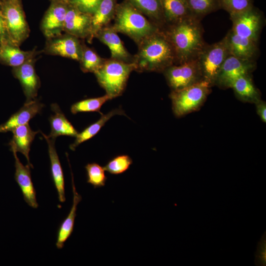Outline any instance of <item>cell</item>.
I'll list each match as a JSON object with an SVG mask.
<instances>
[{"label": "cell", "instance_id": "21", "mask_svg": "<svg viewBox=\"0 0 266 266\" xmlns=\"http://www.w3.org/2000/svg\"><path fill=\"white\" fill-rule=\"evenodd\" d=\"M39 131L32 130L29 123L18 126L11 131L13 138L9 143L10 147L13 148L17 152L23 154L27 159L28 164L32 168L33 167L30 162L29 153L35 136Z\"/></svg>", "mask_w": 266, "mask_h": 266}, {"label": "cell", "instance_id": "25", "mask_svg": "<svg viewBox=\"0 0 266 266\" xmlns=\"http://www.w3.org/2000/svg\"><path fill=\"white\" fill-rule=\"evenodd\" d=\"M127 0L160 30L166 27L161 0Z\"/></svg>", "mask_w": 266, "mask_h": 266}, {"label": "cell", "instance_id": "6", "mask_svg": "<svg viewBox=\"0 0 266 266\" xmlns=\"http://www.w3.org/2000/svg\"><path fill=\"white\" fill-rule=\"evenodd\" d=\"M0 3L10 41L19 46L29 37L30 33L21 0H2Z\"/></svg>", "mask_w": 266, "mask_h": 266}, {"label": "cell", "instance_id": "12", "mask_svg": "<svg viewBox=\"0 0 266 266\" xmlns=\"http://www.w3.org/2000/svg\"><path fill=\"white\" fill-rule=\"evenodd\" d=\"M68 3L62 0H53L41 20L40 28L46 38L62 34Z\"/></svg>", "mask_w": 266, "mask_h": 266}, {"label": "cell", "instance_id": "4", "mask_svg": "<svg viewBox=\"0 0 266 266\" xmlns=\"http://www.w3.org/2000/svg\"><path fill=\"white\" fill-rule=\"evenodd\" d=\"M133 70V63H127L110 58L105 59L102 66L94 74L106 94L114 98L122 94Z\"/></svg>", "mask_w": 266, "mask_h": 266}, {"label": "cell", "instance_id": "1", "mask_svg": "<svg viewBox=\"0 0 266 266\" xmlns=\"http://www.w3.org/2000/svg\"><path fill=\"white\" fill-rule=\"evenodd\" d=\"M200 20L194 16L167 25L161 30L170 43L178 65L196 60L206 44Z\"/></svg>", "mask_w": 266, "mask_h": 266}, {"label": "cell", "instance_id": "40", "mask_svg": "<svg viewBox=\"0 0 266 266\" xmlns=\"http://www.w3.org/2000/svg\"><path fill=\"white\" fill-rule=\"evenodd\" d=\"M2 0H0V2Z\"/></svg>", "mask_w": 266, "mask_h": 266}, {"label": "cell", "instance_id": "5", "mask_svg": "<svg viewBox=\"0 0 266 266\" xmlns=\"http://www.w3.org/2000/svg\"><path fill=\"white\" fill-rule=\"evenodd\" d=\"M211 87L208 82L202 80L183 89L171 91L169 97L174 115L183 116L200 108L209 94Z\"/></svg>", "mask_w": 266, "mask_h": 266}, {"label": "cell", "instance_id": "35", "mask_svg": "<svg viewBox=\"0 0 266 266\" xmlns=\"http://www.w3.org/2000/svg\"><path fill=\"white\" fill-rule=\"evenodd\" d=\"M102 0H69L68 3L80 11L93 15Z\"/></svg>", "mask_w": 266, "mask_h": 266}, {"label": "cell", "instance_id": "27", "mask_svg": "<svg viewBox=\"0 0 266 266\" xmlns=\"http://www.w3.org/2000/svg\"><path fill=\"white\" fill-rule=\"evenodd\" d=\"M115 115H124L126 114L121 108L112 110L106 114H102L100 118L94 123L89 125L81 133H78L74 142L69 146L71 150H74L80 144L87 141L97 134L101 128L112 116Z\"/></svg>", "mask_w": 266, "mask_h": 266}, {"label": "cell", "instance_id": "39", "mask_svg": "<svg viewBox=\"0 0 266 266\" xmlns=\"http://www.w3.org/2000/svg\"><path fill=\"white\" fill-rule=\"evenodd\" d=\"M63 0V1H65V2H67V3H68V1H69V0Z\"/></svg>", "mask_w": 266, "mask_h": 266}, {"label": "cell", "instance_id": "10", "mask_svg": "<svg viewBox=\"0 0 266 266\" xmlns=\"http://www.w3.org/2000/svg\"><path fill=\"white\" fill-rule=\"evenodd\" d=\"M83 44L79 38L65 33L47 38L43 52L48 55L60 56L79 62Z\"/></svg>", "mask_w": 266, "mask_h": 266}, {"label": "cell", "instance_id": "36", "mask_svg": "<svg viewBox=\"0 0 266 266\" xmlns=\"http://www.w3.org/2000/svg\"><path fill=\"white\" fill-rule=\"evenodd\" d=\"M266 232L258 242L255 253V264L256 266H265L266 264Z\"/></svg>", "mask_w": 266, "mask_h": 266}, {"label": "cell", "instance_id": "33", "mask_svg": "<svg viewBox=\"0 0 266 266\" xmlns=\"http://www.w3.org/2000/svg\"><path fill=\"white\" fill-rule=\"evenodd\" d=\"M132 163L133 160L129 156L121 155L108 161L103 168L110 174L117 175L125 172Z\"/></svg>", "mask_w": 266, "mask_h": 266}, {"label": "cell", "instance_id": "15", "mask_svg": "<svg viewBox=\"0 0 266 266\" xmlns=\"http://www.w3.org/2000/svg\"><path fill=\"white\" fill-rule=\"evenodd\" d=\"M15 159V172L14 178L26 202L31 207L36 208L38 206L36 198V192L32 181L31 166L28 164L24 166L17 157V152L10 147Z\"/></svg>", "mask_w": 266, "mask_h": 266}, {"label": "cell", "instance_id": "19", "mask_svg": "<svg viewBox=\"0 0 266 266\" xmlns=\"http://www.w3.org/2000/svg\"><path fill=\"white\" fill-rule=\"evenodd\" d=\"M48 144L50 161L51 174L54 185L57 190L58 199L61 202L66 201L65 180L63 171L55 146V139L50 138L41 132Z\"/></svg>", "mask_w": 266, "mask_h": 266}, {"label": "cell", "instance_id": "3", "mask_svg": "<svg viewBox=\"0 0 266 266\" xmlns=\"http://www.w3.org/2000/svg\"><path fill=\"white\" fill-rule=\"evenodd\" d=\"M113 19L111 25L114 30L128 36L137 45L160 30L127 0L117 4Z\"/></svg>", "mask_w": 266, "mask_h": 266}, {"label": "cell", "instance_id": "34", "mask_svg": "<svg viewBox=\"0 0 266 266\" xmlns=\"http://www.w3.org/2000/svg\"><path fill=\"white\" fill-rule=\"evenodd\" d=\"M221 8L230 16L245 11L253 7L252 0H219Z\"/></svg>", "mask_w": 266, "mask_h": 266}, {"label": "cell", "instance_id": "13", "mask_svg": "<svg viewBox=\"0 0 266 266\" xmlns=\"http://www.w3.org/2000/svg\"><path fill=\"white\" fill-rule=\"evenodd\" d=\"M92 15L83 12L68 4L64 32L79 39H86L91 43Z\"/></svg>", "mask_w": 266, "mask_h": 266}, {"label": "cell", "instance_id": "38", "mask_svg": "<svg viewBox=\"0 0 266 266\" xmlns=\"http://www.w3.org/2000/svg\"><path fill=\"white\" fill-rule=\"evenodd\" d=\"M256 112L263 122H266V102L260 100L256 103Z\"/></svg>", "mask_w": 266, "mask_h": 266}, {"label": "cell", "instance_id": "8", "mask_svg": "<svg viewBox=\"0 0 266 266\" xmlns=\"http://www.w3.org/2000/svg\"><path fill=\"white\" fill-rule=\"evenodd\" d=\"M163 73L171 91L183 89L203 80L197 59L171 65Z\"/></svg>", "mask_w": 266, "mask_h": 266}, {"label": "cell", "instance_id": "16", "mask_svg": "<svg viewBox=\"0 0 266 266\" xmlns=\"http://www.w3.org/2000/svg\"><path fill=\"white\" fill-rule=\"evenodd\" d=\"M117 33L109 24L100 29L97 33L95 38H97L108 47L111 53L110 58L127 63H133V56L127 51Z\"/></svg>", "mask_w": 266, "mask_h": 266}, {"label": "cell", "instance_id": "23", "mask_svg": "<svg viewBox=\"0 0 266 266\" xmlns=\"http://www.w3.org/2000/svg\"><path fill=\"white\" fill-rule=\"evenodd\" d=\"M51 108L54 114L49 118L51 132L48 136L55 139L61 135L75 137L78 132L67 119L59 106L57 103H53L51 105Z\"/></svg>", "mask_w": 266, "mask_h": 266}, {"label": "cell", "instance_id": "17", "mask_svg": "<svg viewBox=\"0 0 266 266\" xmlns=\"http://www.w3.org/2000/svg\"><path fill=\"white\" fill-rule=\"evenodd\" d=\"M225 38L230 55L242 60L254 61L258 53L257 41L240 36L232 30Z\"/></svg>", "mask_w": 266, "mask_h": 266}, {"label": "cell", "instance_id": "26", "mask_svg": "<svg viewBox=\"0 0 266 266\" xmlns=\"http://www.w3.org/2000/svg\"><path fill=\"white\" fill-rule=\"evenodd\" d=\"M117 4V0L101 1L97 10L92 15V40L100 29L109 25L111 20H113Z\"/></svg>", "mask_w": 266, "mask_h": 266}, {"label": "cell", "instance_id": "2", "mask_svg": "<svg viewBox=\"0 0 266 266\" xmlns=\"http://www.w3.org/2000/svg\"><path fill=\"white\" fill-rule=\"evenodd\" d=\"M137 46L133 62L136 71L163 72L175 64L172 48L161 30L143 39Z\"/></svg>", "mask_w": 266, "mask_h": 266}, {"label": "cell", "instance_id": "31", "mask_svg": "<svg viewBox=\"0 0 266 266\" xmlns=\"http://www.w3.org/2000/svg\"><path fill=\"white\" fill-rule=\"evenodd\" d=\"M192 15L201 20L205 15L221 8L219 0H186Z\"/></svg>", "mask_w": 266, "mask_h": 266}, {"label": "cell", "instance_id": "9", "mask_svg": "<svg viewBox=\"0 0 266 266\" xmlns=\"http://www.w3.org/2000/svg\"><path fill=\"white\" fill-rule=\"evenodd\" d=\"M230 18L233 23L231 30L234 33L258 42L264 22L259 10L253 6L245 11L230 16Z\"/></svg>", "mask_w": 266, "mask_h": 266}, {"label": "cell", "instance_id": "14", "mask_svg": "<svg viewBox=\"0 0 266 266\" xmlns=\"http://www.w3.org/2000/svg\"><path fill=\"white\" fill-rule=\"evenodd\" d=\"M35 61V58L31 59L13 69V74L20 81L26 96L25 102L36 99L40 86V79L34 68Z\"/></svg>", "mask_w": 266, "mask_h": 266}, {"label": "cell", "instance_id": "20", "mask_svg": "<svg viewBox=\"0 0 266 266\" xmlns=\"http://www.w3.org/2000/svg\"><path fill=\"white\" fill-rule=\"evenodd\" d=\"M71 170V168H70ZM71 183L73 192V201L72 206L66 217L61 223L57 234L56 247L62 249L67 239L72 234L74 226L75 219L76 216L77 207L82 200L75 186L72 172L71 170Z\"/></svg>", "mask_w": 266, "mask_h": 266}, {"label": "cell", "instance_id": "24", "mask_svg": "<svg viewBox=\"0 0 266 266\" xmlns=\"http://www.w3.org/2000/svg\"><path fill=\"white\" fill-rule=\"evenodd\" d=\"M166 26L193 16L186 0H161Z\"/></svg>", "mask_w": 266, "mask_h": 266}, {"label": "cell", "instance_id": "22", "mask_svg": "<svg viewBox=\"0 0 266 266\" xmlns=\"http://www.w3.org/2000/svg\"><path fill=\"white\" fill-rule=\"evenodd\" d=\"M11 42L0 44V61L13 67L20 66L28 60L35 58L38 52L35 49L23 51Z\"/></svg>", "mask_w": 266, "mask_h": 266}, {"label": "cell", "instance_id": "30", "mask_svg": "<svg viewBox=\"0 0 266 266\" xmlns=\"http://www.w3.org/2000/svg\"><path fill=\"white\" fill-rule=\"evenodd\" d=\"M112 99L109 95L105 94L100 97L81 100L71 105L70 111L73 114L84 112H98L102 114L100 111L102 105Z\"/></svg>", "mask_w": 266, "mask_h": 266}, {"label": "cell", "instance_id": "18", "mask_svg": "<svg viewBox=\"0 0 266 266\" xmlns=\"http://www.w3.org/2000/svg\"><path fill=\"white\" fill-rule=\"evenodd\" d=\"M44 105L37 99L25 102L23 106L3 124L0 125V132L12 131L16 127L28 123L36 114L41 113Z\"/></svg>", "mask_w": 266, "mask_h": 266}, {"label": "cell", "instance_id": "11", "mask_svg": "<svg viewBox=\"0 0 266 266\" xmlns=\"http://www.w3.org/2000/svg\"><path fill=\"white\" fill-rule=\"evenodd\" d=\"M255 66L254 61L242 60L229 55L218 72L214 85L224 89L231 88L235 80L249 74Z\"/></svg>", "mask_w": 266, "mask_h": 266}, {"label": "cell", "instance_id": "29", "mask_svg": "<svg viewBox=\"0 0 266 266\" xmlns=\"http://www.w3.org/2000/svg\"><path fill=\"white\" fill-rule=\"evenodd\" d=\"M104 60V58H101L93 49L83 43L82 54L79 62L83 72L94 73L102 66Z\"/></svg>", "mask_w": 266, "mask_h": 266}, {"label": "cell", "instance_id": "41", "mask_svg": "<svg viewBox=\"0 0 266 266\" xmlns=\"http://www.w3.org/2000/svg\"><path fill=\"white\" fill-rule=\"evenodd\" d=\"M51 0V1H52V0Z\"/></svg>", "mask_w": 266, "mask_h": 266}, {"label": "cell", "instance_id": "32", "mask_svg": "<svg viewBox=\"0 0 266 266\" xmlns=\"http://www.w3.org/2000/svg\"><path fill=\"white\" fill-rule=\"evenodd\" d=\"M87 172V182L94 188L105 185L107 177L103 167L96 163L87 164L85 166Z\"/></svg>", "mask_w": 266, "mask_h": 266}, {"label": "cell", "instance_id": "37", "mask_svg": "<svg viewBox=\"0 0 266 266\" xmlns=\"http://www.w3.org/2000/svg\"><path fill=\"white\" fill-rule=\"evenodd\" d=\"M5 42H11V41L5 26L0 3V44Z\"/></svg>", "mask_w": 266, "mask_h": 266}, {"label": "cell", "instance_id": "28", "mask_svg": "<svg viewBox=\"0 0 266 266\" xmlns=\"http://www.w3.org/2000/svg\"><path fill=\"white\" fill-rule=\"evenodd\" d=\"M231 88L237 97L242 101L255 103L261 100L260 93L254 86L249 74L238 78Z\"/></svg>", "mask_w": 266, "mask_h": 266}, {"label": "cell", "instance_id": "7", "mask_svg": "<svg viewBox=\"0 0 266 266\" xmlns=\"http://www.w3.org/2000/svg\"><path fill=\"white\" fill-rule=\"evenodd\" d=\"M230 55L225 38L211 45H205L197 60L203 80L215 84L218 72Z\"/></svg>", "mask_w": 266, "mask_h": 266}]
</instances>
